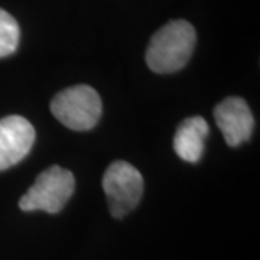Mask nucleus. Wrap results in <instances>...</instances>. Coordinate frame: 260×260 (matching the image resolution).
<instances>
[{
	"label": "nucleus",
	"instance_id": "nucleus-4",
	"mask_svg": "<svg viewBox=\"0 0 260 260\" xmlns=\"http://www.w3.org/2000/svg\"><path fill=\"white\" fill-rule=\"evenodd\" d=\"M103 189L112 215L114 218H121L140 203L143 194V178L132 164L116 160L104 172Z\"/></svg>",
	"mask_w": 260,
	"mask_h": 260
},
{
	"label": "nucleus",
	"instance_id": "nucleus-2",
	"mask_svg": "<svg viewBox=\"0 0 260 260\" xmlns=\"http://www.w3.org/2000/svg\"><path fill=\"white\" fill-rule=\"evenodd\" d=\"M51 112L68 129L90 130L102 117V99L93 87L80 84L56 94L51 102Z\"/></svg>",
	"mask_w": 260,
	"mask_h": 260
},
{
	"label": "nucleus",
	"instance_id": "nucleus-6",
	"mask_svg": "<svg viewBox=\"0 0 260 260\" xmlns=\"http://www.w3.org/2000/svg\"><path fill=\"white\" fill-rule=\"evenodd\" d=\"M214 120L223 133L229 146H239L250 139L254 119L246 100L229 97L214 109Z\"/></svg>",
	"mask_w": 260,
	"mask_h": 260
},
{
	"label": "nucleus",
	"instance_id": "nucleus-8",
	"mask_svg": "<svg viewBox=\"0 0 260 260\" xmlns=\"http://www.w3.org/2000/svg\"><path fill=\"white\" fill-rule=\"evenodd\" d=\"M20 29L16 19L5 9H0V58L12 55L19 45Z\"/></svg>",
	"mask_w": 260,
	"mask_h": 260
},
{
	"label": "nucleus",
	"instance_id": "nucleus-3",
	"mask_svg": "<svg viewBox=\"0 0 260 260\" xmlns=\"http://www.w3.org/2000/svg\"><path fill=\"white\" fill-rule=\"evenodd\" d=\"M74 175L64 168L54 165L39 174L34 185L19 200L23 211L59 213L74 192Z\"/></svg>",
	"mask_w": 260,
	"mask_h": 260
},
{
	"label": "nucleus",
	"instance_id": "nucleus-1",
	"mask_svg": "<svg viewBox=\"0 0 260 260\" xmlns=\"http://www.w3.org/2000/svg\"><path fill=\"white\" fill-rule=\"evenodd\" d=\"M197 34L186 20H171L152 37L146 49V64L156 74L182 70L194 52Z\"/></svg>",
	"mask_w": 260,
	"mask_h": 260
},
{
	"label": "nucleus",
	"instance_id": "nucleus-7",
	"mask_svg": "<svg viewBox=\"0 0 260 260\" xmlns=\"http://www.w3.org/2000/svg\"><path fill=\"white\" fill-rule=\"evenodd\" d=\"M210 133V127L204 117L192 116L188 117L178 126L174 136V149L182 160L197 164L205 148V138Z\"/></svg>",
	"mask_w": 260,
	"mask_h": 260
},
{
	"label": "nucleus",
	"instance_id": "nucleus-5",
	"mask_svg": "<svg viewBox=\"0 0 260 260\" xmlns=\"http://www.w3.org/2000/svg\"><path fill=\"white\" fill-rule=\"evenodd\" d=\"M35 136L34 126L22 116L13 114L0 119V172L26 158Z\"/></svg>",
	"mask_w": 260,
	"mask_h": 260
}]
</instances>
